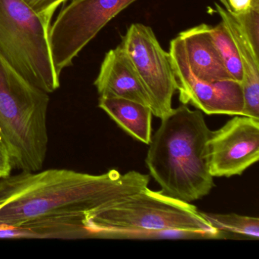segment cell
<instances>
[{
  "mask_svg": "<svg viewBox=\"0 0 259 259\" xmlns=\"http://www.w3.org/2000/svg\"><path fill=\"white\" fill-rule=\"evenodd\" d=\"M149 181V176L135 170L21 171L0 180V227L26 229L35 239H91L90 221L97 213Z\"/></svg>",
  "mask_w": 259,
  "mask_h": 259,
  "instance_id": "6da1fadb",
  "label": "cell"
},
{
  "mask_svg": "<svg viewBox=\"0 0 259 259\" xmlns=\"http://www.w3.org/2000/svg\"><path fill=\"white\" fill-rule=\"evenodd\" d=\"M210 133L202 112L186 104L162 118L145 163L163 193L189 203L210 193L215 186L207 157Z\"/></svg>",
  "mask_w": 259,
  "mask_h": 259,
  "instance_id": "7a4b0ae2",
  "label": "cell"
},
{
  "mask_svg": "<svg viewBox=\"0 0 259 259\" xmlns=\"http://www.w3.org/2000/svg\"><path fill=\"white\" fill-rule=\"evenodd\" d=\"M49 94L21 75L0 54V139L13 169L37 172L48 152Z\"/></svg>",
  "mask_w": 259,
  "mask_h": 259,
  "instance_id": "3957f363",
  "label": "cell"
},
{
  "mask_svg": "<svg viewBox=\"0 0 259 259\" xmlns=\"http://www.w3.org/2000/svg\"><path fill=\"white\" fill-rule=\"evenodd\" d=\"M51 25L24 0H0V54L48 94L60 86L51 52Z\"/></svg>",
  "mask_w": 259,
  "mask_h": 259,
  "instance_id": "277c9868",
  "label": "cell"
},
{
  "mask_svg": "<svg viewBox=\"0 0 259 259\" xmlns=\"http://www.w3.org/2000/svg\"><path fill=\"white\" fill-rule=\"evenodd\" d=\"M92 238L109 232L160 230L219 234L190 203L146 187L100 210L90 221Z\"/></svg>",
  "mask_w": 259,
  "mask_h": 259,
  "instance_id": "5b68a950",
  "label": "cell"
},
{
  "mask_svg": "<svg viewBox=\"0 0 259 259\" xmlns=\"http://www.w3.org/2000/svg\"><path fill=\"white\" fill-rule=\"evenodd\" d=\"M137 0H73L50 28L53 60L60 75L118 14Z\"/></svg>",
  "mask_w": 259,
  "mask_h": 259,
  "instance_id": "8992f818",
  "label": "cell"
},
{
  "mask_svg": "<svg viewBox=\"0 0 259 259\" xmlns=\"http://www.w3.org/2000/svg\"><path fill=\"white\" fill-rule=\"evenodd\" d=\"M131 60L151 99L153 115L160 118L172 111L177 81L169 52L160 46L152 28L132 24L120 45Z\"/></svg>",
  "mask_w": 259,
  "mask_h": 259,
  "instance_id": "52a82bcc",
  "label": "cell"
},
{
  "mask_svg": "<svg viewBox=\"0 0 259 259\" xmlns=\"http://www.w3.org/2000/svg\"><path fill=\"white\" fill-rule=\"evenodd\" d=\"M169 54L182 104H191L206 115L242 116L243 95L240 82L234 80L208 82L195 77L179 36L171 40Z\"/></svg>",
  "mask_w": 259,
  "mask_h": 259,
  "instance_id": "ba28073f",
  "label": "cell"
},
{
  "mask_svg": "<svg viewBox=\"0 0 259 259\" xmlns=\"http://www.w3.org/2000/svg\"><path fill=\"white\" fill-rule=\"evenodd\" d=\"M207 148L212 177L242 175L259 159V119L235 116L211 131Z\"/></svg>",
  "mask_w": 259,
  "mask_h": 259,
  "instance_id": "9c48e42d",
  "label": "cell"
},
{
  "mask_svg": "<svg viewBox=\"0 0 259 259\" xmlns=\"http://www.w3.org/2000/svg\"><path fill=\"white\" fill-rule=\"evenodd\" d=\"M94 84L100 97L125 98L151 107L136 69L120 45L106 54Z\"/></svg>",
  "mask_w": 259,
  "mask_h": 259,
  "instance_id": "30bf717a",
  "label": "cell"
},
{
  "mask_svg": "<svg viewBox=\"0 0 259 259\" xmlns=\"http://www.w3.org/2000/svg\"><path fill=\"white\" fill-rule=\"evenodd\" d=\"M212 12L221 16V22L228 30L239 53L242 67V116L259 119V55L254 52L231 11H227L219 4H215V10Z\"/></svg>",
  "mask_w": 259,
  "mask_h": 259,
  "instance_id": "8fae6325",
  "label": "cell"
},
{
  "mask_svg": "<svg viewBox=\"0 0 259 259\" xmlns=\"http://www.w3.org/2000/svg\"><path fill=\"white\" fill-rule=\"evenodd\" d=\"M210 26L201 24L178 35L184 45L191 70L195 77L208 82L233 80L212 40Z\"/></svg>",
  "mask_w": 259,
  "mask_h": 259,
  "instance_id": "7c38bea8",
  "label": "cell"
},
{
  "mask_svg": "<svg viewBox=\"0 0 259 259\" xmlns=\"http://www.w3.org/2000/svg\"><path fill=\"white\" fill-rule=\"evenodd\" d=\"M98 106L125 133L149 145L152 138L151 107L131 100L108 97H100Z\"/></svg>",
  "mask_w": 259,
  "mask_h": 259,
  "instance_id": "4fadbf2b",
  "label": "cell"
},
{
  "mask_svg": "<svg viewBox=\"0 0 259 259\" xmlns=\"http://www.w3.org/2000/svg\"><path fill=\"white\" fill-rule=\"evenodd\" d=\"M201 216L213 228L227 235L233 234L241 238L259 239V219L254 217L237 213H217L200 211Z\"/></svg>",
  "mask_w": 259,
  "mask_h": 259,
  "instance_id": "5bb4252c",
  "label": "cell"
},
{
  "mask_svg": "<svg viewBox=\"0 0 259 259\" xmlns=\"http://www.w3.org/2000/svg\"><path fill=\"white\" fill-rule=\"evenodd\" d=\"M210 36L217 51L228 73L235 81L241 83L242 67L236 45L222 22L216 26H210Z\"/></svg>",
  "mask_w": 259,
  "mask_h": 259,
  "instance_id": "9a60e30c",
  "label": "cell"
},
{
  "mask_svg": "<svg viewBox=\"0 0 259 259\" xmlns=\"http://www.w3.org/2000/svg\"><path fill=\"white\" fill-rule=\"evenodd\" d=\"M231 13L254 52L259 55V0H251L246 10Z\"/></svg>",
  "mask_w": 259,
  "mask_h": 259,
  "instance_id": "2e32d148",
  "label": "cell"
},
{
  "mask_svg": "<svg viewBox=\"0 0 259 259\" xmlns=\"http://www.w3.org/2000/svg\"><path fill=\"white\" fill-rule=\"evenodd\" d=\"M33 10L51 22L56 10L69 0H24Z\"/></svg>",
  "mask_w": 259,
  "mask_h": 259,
  "instance_id": "e0dca14e",
  "label": "cell"
},
{
  "mask_svg": "<svg viewBox=\"0 0 259 259\" xmlns=\"http://www.w3.org/2000/svg\"><path fill=\"white\" fill-rule=\"evenodd\" d=\"M13 162L7 146L0 139V180L11 175Z\"/></svg>",
  "mask_w": 259,
  "mask_h": 259,
  "instance_id": "ac0fdd59",
  "label": "cell"
},
{
  "mask_svg": "<svg viewBox=\"0 0 259 259\" xmlns=\"http://www.w3.org/2000/svg\"><path fill=\"white\" fill-rule=\"evenodd\" d=\"M251 0H228L233 12H241L246 10L250 6Z\"/></svg>",
  "mask_w": 259,
  "mask_h": 259,
  "instance_id": "d6986e66",
  "label": "cell"
},
{
  "mask_svg": "<svg viewBox=\"0 0 259 259\" xmlns=\"http://www.w3.org/2000/svg\"><path fill=\"white\" fill-rule=\"evenodd\" d=\"M220 1H221V4L224 6L225 10H227V11H232L231 8H230V4H229L228 3V0H220Z\"/></svg>",
  "mask_w": 259,
  "mask_h": 259,
  "instance_id": "ffe728a7",
  "label": "cell"
}]
</instances>
